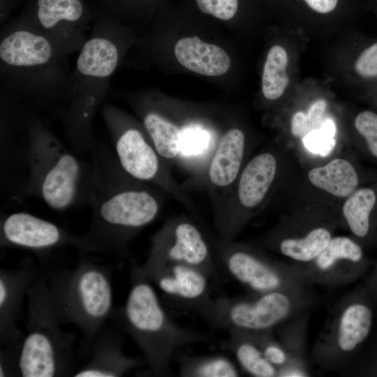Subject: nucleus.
Segmentation results:
<instances>
[{"instance_id":"obj_1","label":"nucleus","mask_w":377,"mask_h":377,"mask_svg":"<svg viewBox=\"0 0 377 377\" xmlns=\"http://www.w3.org/2000/svg\"><path fill=\"white\" fill-rule=\"evenodd\" d=\"M90 224L82 235L84 251L125 253L128 242L160 214L165 193L127 174L106 145L93 148Z\"/></svg>"},{"instance_id":"obj_2","label":"nucleus","mask_w":377,"mask_h":377,"mask_svg":"<svg viewBox=\"0 0 377 377\" xmlns=\"http://www.w3.org/2000/svg\"><path fill=\"white\" fill-rule=\"evenodd\" d=\"M67 61L22 12L0 32V89L35 111L62 118L70 100Z\"/></svg>"},{"instance_id":"obj_3","label":"nucleus","mask_w":377,"mask_h":377,"mask_svg":"<svg viewBox=\"0 0 377 377\" xmlns=\"http://www.w3.org/2000/svg\"><path fill=\"white\" fill-rule=\"evenodd\" d=\"M136 38L131 26L94 11L92 27L71 74L70 100L62 118L66 142L77 153L93 149V121L112 77Z\"/></svg>"},{"instance_id":"obj_4","label":"nucleus","mask_w":377,"mask_h":377,"mask_svg":"<svg viewBox=\"0 0 377 377\" xmlns=\"http://www.w3.org/2000/svg\"><path fill=\"white\" fill-rule=\"evenodd\" d=\"M128 102L156 151L171 168L204 182L207 168L223 131L205 117L173 116L167 101L154 92L131 95Z\"/></svg>"},{"instance_id":"obj_5","label":"nucleus","mask_w":377,"mask_h":377,"mask_svg":"<svg viewBox=\"0 0 377 377\" xmlns=\"http://www.w3.org/2000/svg\"><path fill=\"white\" fill-rule=\"evenodd\" d=\"M91 163L71 153L34 112L27 128V174L20 194L64 212L89 203Z\"/></svg>"},{"instance_id":"obj_6","label":"nucleus","mask_w":377,"mask_h":377,"mask_svg":"<svg viewBox=\"0 0 377 377\" xmlns=\"http://www.w3.org/2000/svg\"><path fill=\"white\" fill-rule=\"evenodd\" d=\"M131 286L124 306L111 318L142 351L149 372L170 373L175 351L185 345L205 341V334L177 324L164 309L154 285L131 269Z\"/></svg>"},{"instance_id":"obj_7","label":"nucleus","mask_w":377,"mask_h":377,"mask_svg":"<svg viewBox=\"0 0 377 377\" xmlns=\"http://www.w3.org/2000/svg\"><path fill=\"white\" fill-rule=\"evenodd\" d=\"M47 276V275H46ZM112 271L86 258L71 269L47 276L50 296L61 324H72L83 335L88 352L113 309Z\"/></svg>"},{"instance_id":"obj_8","label":"nucleus","mask_w":377,"mask_h":377,"mask_svg":"<svg viewBox=\"0 0 377 377\" xmlns=\"http://www.w3.org/2000/svg\"><path fill=\"white\" fill-rule=\"evenodd\" d=\"M27 333L18 357L23 377L66 376L75 359V334L64 331L54 309L47 276L40 274L27 293Z\"/></svg>"},{"instance_id":"obj_9","label":"nucleus","mask_w":377,"mask_h":377,"mask_svg":"<svg viewBox=\"0 0 377 377\" xmlns=\"http://www.w3.org/2000/svg\"><path fill=\"white\" fill-rule=\"evenodd\" d=\"M376 304L364 283L333 306L309 357L326 371H341L363 350L374 325Z\"/></svg>"},{"instance_id":"obj_10","label":"nucleus","mask_w":377,"mask_h":377,"mask_svg":"<svg viewBox=\"0 0 377 377\" xmlns=\"http://www.w3.org/2000/svg\"><path fill=\"white\" fill-rule=\"evenodd\" d=\"M317 302V297L306 287L246 298L211 297L196 311L216 328L260 332L275 330L288 320L311 311Z\"/></svg>"},{"instance_id":"obj_11","label":"nucleus","mask_w":377,"mask_h":377,"mask_svg":"<svg viewBox=\"0 0 377 377\" xmlns=\"http://www.w3.org/2000/svg\"><path fill=\"white\" fill-rule=\"evenodd\" d=\"M101 114L123 170L132 177L159 188L195 213L191 200L171 176V168L158 154L140 121L111 103L103 106Z\"/></svg>"},{"instance_id":"obj_12","label":"nucleus","mask_w":377,"mask_h":377,"mask_svg":"<svg viewBox=\"0 0 377 377\" xmlns=\"http://www.w3.org/2000/svg\"><path fill=\"white\" fill-rule=\"evenodd\" d=\"M279 160L263 151L246 161L229 193L215 207L214 223L222 241H234L267 202L279 177Z\"/></svg>"},{"instance_id":"obj_13","label":"nucleus","mask_w":377,"mask_h":377,"mask_svg":"<svg viewBox=\"0 0 377 377\" xmlns=\"http://www.w3.org/2000/svg\"><path fill=\"white\" fill-rule=\"evenodd\" d=\"M215 252L219 267L253 295L311 286L296 263L273 260L249 244L219 239Z\"/></svg>"},{"instance_id":"obj_14","label":"nucleus","mask_w":377,"mask_h":377,"mask_svg":"<svg viewBox=\"0 0 377 377\" xmlns=\"http://www.w3.org/2000/svg\"><path fill=\"white\" fill-rule=\"evenodd\" d=\"M150 242L144 265L182 263L199 269L210 279L218 275L215 244L191 218H170L152 235Z\"/></svg>"},{"instance_id":"obj_15","label":"nucleus","mask_w":377,"mask_h":377,"mask_svg":"<svg viewBox=\"0 0 377 377\" xmlns=\"http://www.w3.org/2000/svg\"><path fill=\"white\" fill-rule=\"evenodd\" d=\"M339 225L337 215L305 210L283 218L261 242L265 248L291 262L305 264L325 249Z\"/></svg>"},{"instance_id":"obj_16","label":"nucleus","mask_w":377,"mask_h":377,"mask_svg":"<svg viewBox=\"0 0 377 377\" xmlns=\"http://www.w3.org/2000/svg\"><path fill=\"white\" fill-rule=\"evenodd\" d=\"M22 12L66 61L80 50L94 17L86 0H28Z\"/></svg>"},{"instance_id":"obj_17","label":"nucleus","mask_w":377,"mask_h":377,"mask_svg":"<svg viewBox=\"0 0 377 377\" xmlns=\"http://www.w3.org/2000/svg\"><path fill=\"white\" fill-rule=\"evenodd\" d=\"M296 265L310 286L337 288L353 283L362 277L371 261L364 247L355 238L339 235L333 236L314 260Z\"/></svg>"},{"instance_id":"obj_18","label":"nucleus","mask_w":377,"mask_h":377,"mask_svg":"<svg viewBox=\"0 0 377 377\" xmlns=\"http://www.w3.org/2000/svg\"><path fill=\"white\" fill-rule=\"evenodd\" d=\"M1 247L20 248L36 254L73 246L84 251L82 236L68 232L57 224L27 212H15L1 219Z\"/></svg>"},{"instance_id":"obj_19","label":"nucleus","mask_w":377,"mask_h":377,"mask_svg":"<svg viewBox=\"0 0 377 377\" xmlns=\"http://www.w3.org/2000/svg\"><path fill=\"white\" fill-rule=\"evenodd\" d=\"M131 269L157 287L170 301L195 311L212 297L211 279L199 269L182 263L133 265Z\"/></svg>"},{"instance_id":"obj_20","label":"nucleus","mask_w":377,"mask_h":377,"mask_svg":"<svg viewBox=\"0 0 377 377\" xmlns=\"http://www.w3.org/2000/svg\"><path fill=\"white\" fill-rule=\"evenodd\" d=\"M39 275L30 256L24 258L12 268L0 270L1 348L18 355L24 335L17 321L24 298Z\"/></svg>"},{"instance_id":"obj_21","label":"nucleus","mask_w":377,"mask_h":377,"mask_svg":"<svg viewBox=\"0 0 377 377\" xmlns=\"http://www.w3.org/2000/svg\"><path fill=\"white\" fill-rule=\"evenodd\" d=\"M246 138L235 126L223 130L207 168L205 183L218 205L229 193L245 164Z\"/></svg>"},{"instance_id":"obj_22","label":"nucleus","mask_w":377,"mask_h":377,"mask_svg":"<svg viewBox=\"0 0 377 377\" xmlns=\"http://www.w3.org/2000/svg\"><path fill=\"white\" fill-rule=\"evenodd\" d=\"M337 218L364 249L377 246V179L343 200Z\"/></svg>"},{"instance_id":"obj_23","label":"nucleus","mask_w":377,"mask_h":377,"mask_svg":"<svg viewBox=\"0 0 377 377\" xmlns=\"http://www.w3.org/2000/svg\"><path fill=\"white\" fill-rule=\"evenodd\" d=\"M89 361L73 374L74 377H119L141 364V360L126 355L121 337L114 330L98 334L91 346Z\"/></svg>"},{"instance_id":"obj_24","label":"nucleus","mask_w":377,"mask_h":377,"mask_svg":"<svg viewBox=\"0 0 377 377\" xmlns=\"http://www.w3.org/2000/svg\"><path fill=\"white\" fill-rule=\"evenodd\" d=\"M173 53L182 67L207 77L225 75L231 66V59L223 47L198 36H187L178 39Z\"/></svg>"},{"instance_id":"obj_25","label":"nucleus","mask_w":377,"mask_h":377,"mask_svg":"<svg viewBox=\"0 0 377 377\" xmlns=\"http://www.w3.org/2000/svg\"><path fill=\"white\" fill-rule=\"evenodd\" d=\"M307 179L317 189L345 200L357 188L376 179L377 177L373 172L362 171L349 160L339 157L311 168Z\"/></svg>"},{"instance_id":"obj_26","label":"nucleus","mask_w":377,"mask_h":377,"mask_svg":"<svg viewBox=\"0 0 377 377\" xmlns=\"http://www.w3.org/2000/svg\"><path fill=\"white\" fill-rule=\"evenodd\" d=\"M310 312L300 313L288 320L274 330L288 356V364L278 369L279 377H306L312 375L311 362L306 355Z\"/></svg>"},{"instance_id":"obj_27","label":"nucleus","mask_w":377,"mask_h":377,"mask_svg":"<svg viewBox=\"0 0 377 377\" xmlns=\"http://www.w3.org/2000/svg\"><path fill=\"white\" fill-rule=\"evenodd\" d=\"M228 332L226 347L246 374L254 377H277V369L265 358L250 331L232 329Z\"/></svg>"},{"instance_id":"obj_28","label":"nucleus","mask_w":377,"mask_h":377,"mask_svg":"<svg viewBox=\"0 0 377 377\" xmlns=\"http://www.w3.org/2000/svg\"><path fill=\"white\" fill-rule=\"evenodd\" d=\"M179 373L183 377H237L234 362L223 355H188L177 357Z\"/></svg>"},{"instance_id":"obj_29","label":"nucleus","mask_w":377,"mask_h":377,"mask_svg":"<svg viewBox=\"0 0 377 377\" xmlns=\"http://www.w3.org/2000/svg\"><path fill=\"white\" fill-rule=\"evenodd\" d=\"M98 9L110 17L130 26L155 17L165 0H95Z\"/></svg>"},{"instance_id":"obj_30","label":"nucleus","mask_w":377,"mask_h":377,"mask_svg":"<svg viewBox=\"0 0 377 377\" xmlns=\"http://www.w3.org/2000/svg\"><path fill=\"white\" fill-rule=\"evenodd\" d=\"M288 62V54L283 47L275 45L269 50L261 82L263 94L267 100H276L284 93L289 82Z\"/></svg>"},{"instance_id":"obj_31","label":"nucleus","mask_w":377,"mask_h":377,"mask_svg":"<svg viewBox=\"0 0 377 377\" xmlns=\"http://www.w3.org/2000/svg\"><path fill=\"white\" fill-rule=\"evenodd\" d=\"M191 13L223 23L234 21L245 8L248 0H187Z\"/></svg>"},{"instance_id":"obj_32","label":"nucleus","mask_w":377,"mask_h":377,"mask_svg":"<svg viewBox=\"0 0 377 377\" xmlns=\"http://www.w3.org/2000/svg\"><path fill=\"white\" fill-rule=\"evenodd\" d=\"M354 124L362 140V150L377 163V113L371 110L362 111L356 115Z\"/></svg>"},{"instance_id":"obj_33","label":"nucleus","mask_w":377,"mask_h":377,"mask_svg":"<svg viewBox=\"0 0 377 377\" xmlns=\"http://www.w3.org/2000/svg\"><path fill=\"white\" fill-rule=\"evenodd\" d=\"M250 332L252 333L265 358L277 370L288 364V354L276 336L274 330Z\"/></svg>"},{"instance_id":"obj_34","label":"nucleus","mask_w":377,"mask_h":377,"mask_svg":"<svg viewBox=\"0 0 377 377\" xmlns=\"http://www.w3.org/2000/svg\"><path fill=\"white\" fill-rule=\"evenodd\" d=\"M340 373L350 376L377 377V343L366 350H362Z\"/></svg>"},{"instance_id":"obj_35","label":"nucleus","mask_w":377,"mask_h":377,"mask_svg":"<svg viewBox=\"0 0 377 377\" xmlns=\"http://www.w3.org/2000/svg\"><path fill=\"white\" fill-rule=\"evenodd\" d=\"M303 143L309 151L325 155L332 149L335 140L334 138L317 128L310 131L303 138Z\"/></svg>"},{"instance_id":"obj_36","label":"nucleus","mask_w":377,"mask_h":377,"mask_svg":"<svg viewBox=\"0 0 377 377\" xmlns=\"http://www.w3.org/2000/svg\"><path fill=\"white\" fill-rule=\"evenodd\" d=\"M355 69L362 77H377V43L361 53L355 62Z\"/></svg>"},{"instance_id":"obj_37","label":"nucleus","mask_w":377,"mask_h":377,"mask_svg":"<svg viewBox=\"0 0 377 377\" xmlns=\"http://www.w3.org/2000/svg\"><path fill=\"white\" fill-rule=\"evenodd\" d=\"M326 107L327 103L324 100H318L310 106L306 113L309 132L320 128Z\"/></svg>"},{"instance_id":"obj_38","label":"nucleus","mask_w":377,"mask_h":377,"mask_svg":"<svg viewBox=\"0 0 377 377\" xmlns=\"http://www.w3.org/2000/svg\"><path fill=\"white\" fill-rule=\"evenodd\" d=\"M290 131L293 135L302 138L309 133L306 114L297 112L293 115L290 123Z\"/></svg>"},{"instance_id":"obj_39","label":"nucleus","mask_w":377,"mask_h":377,"mask_svg":"<svg viewBox=\"0 0 377 377\" xmlns=\"http://www.w3.org/2000/svg\"><path fill=\"white\" fill-rule=\"evenodd\" d=\"M363 283L377 304V260Z\"/></svg>"},{"instance_id":"obj_40","label":"nucleus","mask_w":377,"mask_h":377,"mask_svg":"<svg viewBox=\"0 0 377 377\" xmlns=\"http://www.w3.org/2000/svg\"><path fill=\"white\" fill-rule=\"evenodd\" d=\"M26 0H0V24H4L12 10Z\"/></svg>"},{"instance_id":"obj_41","label":"nucleus","mask_w":377,"mask_h":377,"mask_svg":"<svg viewBox=\"0 0 377 377\" xmlns=\"http://www.w3.org/2000/svg\"><path fill=\"white\" fill-rule=\"evenodd\" d=\"M319 128L326 135L334 138L336 128L334 122L331 119L323 120Z\"/></svg>"},{"instance_id":"obj_42","label":"nucleus","mask_w":377,"mask_h":377,"mask_svg":"<svg viewBox=\"0 0 377 377\" xmlns=\"http://www.w3.org/2000/svg\"><path fill=\"white\" fill-rule=\"evenodd\" d=\"M375 341H376V342L377 343V334H376V336Z\"/></svg>"}]
</instances>
